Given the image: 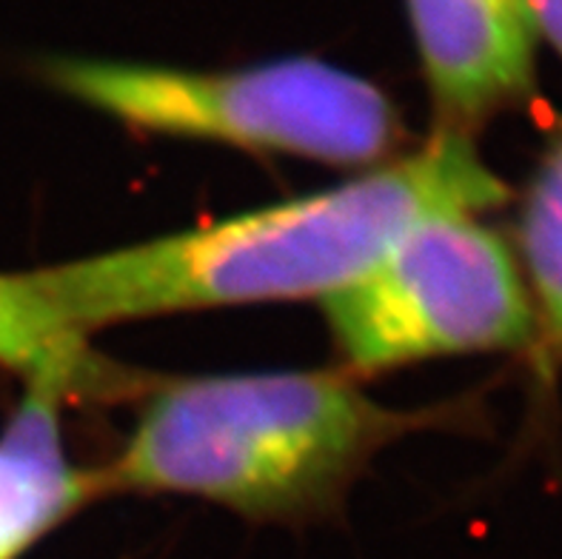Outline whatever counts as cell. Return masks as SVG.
Instances as JSON below:
<instances>
[{
  "instance_id": "obj_1",
  "label": "cell",
  "mask_w": 562,
  "mask_h": 559,
  "mask_svg": "<svg viewBox=\"0 0 562 559\" xmlns=\"http://www.w3.org/2000/svg\"><path fill=\"white\" fill-rule=\"evenodd\" d=\"M503 194L506 186L465 132L440 128L423 149L335 189L32 277L80 334L217 305L326 300L366 275L414 226L440 214H483Z\"/></svg>"
},
{
  "instance_id": "obj_2",
  "label": "cell",
  "mask_w": 562,
  "mask_h": 559,
  "mask_svg": "<svg viewBox=\"0 0 562 559\" xmlns=\"http://www.w3.org/2000/svg\"><path fill=\"white\" fill-rule=\"evenodd\" d=\"M349 377L260 371L164 382L103 489L203 496L251 519L321 514L408 425Z\"/></svg>"
},
{
  "instance_id": "obj_3",
  "label": "cell",
  "mask_w": 562,
  "mask_h": 559,
  "mask_svg": "<svg viewBox=\"0 0 562 559\" xmlns=\"http://www.w3.org/2000/svg\"><path fill=\"white\" fill-rule=\"evenodd\" d=\"M43 78L132 128L335 166L378 164L403 135L380 86L306 55L221 71L55 57Z\"/></svg>"
},
{
  "instance_id": "obj_4",
  "label": "cell",
  "mask_w": 562,
  "mask_h": 559,
  "mask_svg": "<svg viewBox=\"0 0 562 559\" xmlns=\"http://www.w3.org/2000/svg\"><path fill=\"white\" fill-rule=\"evenodd\" d=\"M323 314L360 371L520 348L535 337L531 294L514 255L477 214L414 226L366 275L328 294Z\"/></svg>"
},
{
  "instance_id": "obj_5",
  "label": "cell",
  "mask_w": 562,
  "mask_h": 559,
  "mask_svg": "<svg viewBox=\"0 0 562 559\" xmlns=\"http://www.w3.org/2000/svg\"><path fill=\"white\" fill-rule=\"evenodd\" d=\"M406 12L442 128L465 132L526 98L537 52L528 0H406Z\"/></svg>"
},
{
  "instance_id": "obj_6",
  "label": "cell",
  "mask_w": 562,
  "mask_h": 559,
  "mask_svg": "<svg viewBox=\"0 0 562 559\" xmlns=\"http://www.w3.org/2000/svg\"><path fill=\"white\" fill-rule=\"evenodd\" d=\"M55 391L26 385L0 432V559H18L103 489L100 471L69 460Z\"/></svg>"
},
{
  "instance_id": "obj_7",
  "label": "cell",
  "mask_w": 562,
  "mask_h": 559,
  "mask_svg": "<svg viewBox=\"0 0 562 559\" xmlns=\"http://www.w3.org/2000/svg\"><path fill=\"white\" fill-rule=\"evenodd\" d=\"M0 366L26 385L57 396H112L140 385L132 371L103 360L37 289L32 271H0Z\"/></svg>"
},
{
  "instance_id": "obj_8",
  "label": "cell",
  "mask_w": 562,
  "mask_h": 559,
  "mask_svg": "<svg viewBox=\"0 0 562 559\" xmlns=\"http://www.w3.org/2000/svg\"><path fill=\"white\" fill-rule=\"evenodd\" d=\"M520 246L531 291L562 334V135L542 157L520 217Z\"/></svg>"
},
{
  "instance_id": "obj_9",
  "label": "cell",
  "mask_w": 562,
  "mask_h": 559,
  "mask_svg": "<svg viewBox=\"0 0 562 559\" xmlns=\"http://www.w3.org/2000/svg\"><path fill=\"white\" fill-rule=\"evenodd\" d=\"M528 12L537 35L546 37L562 57V0H528Z\"/></svg>"
}]
</instances>
